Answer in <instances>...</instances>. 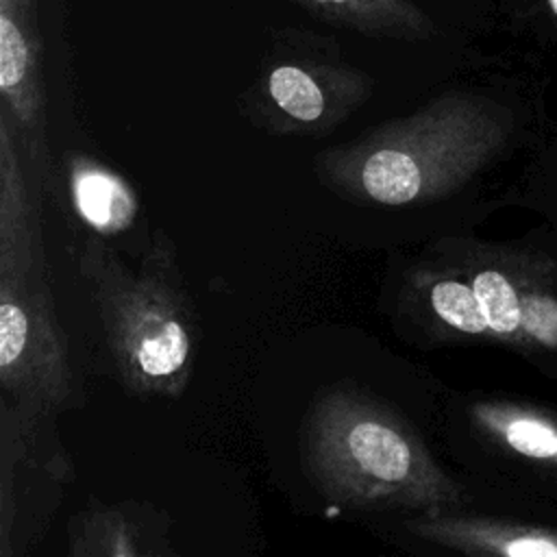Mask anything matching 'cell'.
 I'll use <instances>...</instances> for the list:
<instances>
[{"mask_svg": "<svg viewBox=\"0 0 557 557\" xmlns=\"http://www.w3.org/2000/svg\"><path fill=\"white\" fill-rule=\"evenodd\" d=\"M302 450L318 492L348 509H433L453 496L409 422L359 389H329L311 405Z\"/></svg>", "mask_w": 557, "mask_h": 557, "instance_id": "6da1fadb", "label": "cell"}, {"mask_svg": "<svg viewBox=\"0 0 557 557\" xmlns=\"http://www.w3.org/2000/svg\"><path fill=\"white\" fill-rule=\"evenodd\" d=\"M81 272L120 381L139 396L178 398L194 370L196 318L172 244L159 237L137 272L102 244H91L81 257Z\"/></svg>", "mask_w": 557, "mask_h": 557, "instance_id": "7a4b0ae2", "label": "cell"}, {"mask_svg": "<svg viewBox=\"0 0 557 557\" xmlns=\"http://www.w3.org/2000/svg\"><path fill=\"white\" fill-rule=\"evenodd\" d=\"M476 120L459 98L389 120L348 146L320 154V176L346 198L409 207L444 191L468 161Z\"/></svg>", "mask_w": 557, "mask_h": 557, "instance_id": "3957f363", "label": "cell"}, {"mask_svg": "<svg viewBox=\"0 0 557 557\" xmlns=\"http://www.w3.org/2000/svg\"><path fill=\"white\" fill-rule=\"evenodd\" d=\"M0 385L26 413L74 403L67 337L59 324L41 242L0 252Z\"/></svg>", "mask_w": 557, "mask_h": 557, "instance_id": "277c9868", "label": "cell"}, {"mask_svg": "<svg viewBox=\"0 0 557 557\" xmlns=\"http://www.w3.org/2000/svg\"><path fill=\"white\" fill-rule=\"evenodd\" d=\"M372 91L361 70L311 54H287L272 61L250 91L259 124L283 135H311L335 128Z\"/></svg>", "mask_w": 557, "mask_h": 557, "instance_id": "5b68a950", "label": "cell"}, {"mask_svg": "<svg viewBox=\"0 0 557 557\" xmlns=\"http://www.w3.org/2000/svg\"><path fill=\"white\" fill-rule=\"evenodd\" d=\"M0 111L9 117L39 189L48 178V144L39 41L17 0H0Z\"/></svg>", "mask_w": 557, "mask_h": 557, "instance_id": "8992f818", "label": "cell"}, {"mask_svg": "<svg viewBox=\"0 0 557 557\" xmlns=\"http://www.w3.org/2000/svg\"><path fill=\"white\" fill-rule=\"evenodd\" d=\"M67 185L76 215L100 235H117L131 228L139 215L133 187L109 165L72 154L67 159Z\"/></svg>", "mask_w": 557, "mask_h": 557, "instance_id": "52a82bcc", "label": "cell"}, {"mask_svg": "<svg viewBox=\"0 0 557 557\" xmlns=\"http://www.w3.org/2000/svg\"><path fill=\"white\" fill-rule=\"evenodd\" d=\"M309 13L372 37L416 41L433 33L431 17L411 0H294Z\"/></svg>", "mask_w": 557, "mask_h": 557, "instance_id": "ba28073f", "label": "cell"}, {"mask_svg": "<svg viewBox=\"0 0 557 557\" xmlns=\"http://www.w3.org/2000/svg\"><path fill=\"white\" fill-rule=\"evenodd\" d=\"M157 524L141 522L139 509L100 507L85 511L74 529V555L89 557H139L168 553L159 548Z\"/></svg>", "mask_w": 557, "mask_h": 557, "instance_id": "9c48e42d", "label": "cell"}, {"mask_svg": "<svg viewBox=\"0 0 557 557\" xmlns=\"http://www.w3.org/2000/svg\"><path fill=\"white\" fill-rule=\"evenodd\" d=\"M426 302L431 313L453 331L466 335H481L490 331L485 313L470 283L448 276L431 278L426 283Z\"/></svg>", "mask_w": 557, "mask_h": 557, "instance_id": "30bf717a", "label": "cell"}, {"mask_svg": "<svg viewBox=\"0 0 557 557\" xmlns=\"http://www.w3.org/2000/svg\"><path fill=\"white\" fill-rule=\"evenodd\" d=\"M490 331L507 335L520 329V296L511 281L498 270H479L470 281Z\"/></svg>", "mask_w": 557, "mask_h": 557, "instance_id": "8fae6325", "label": "cell"}, {"mask_svg": "<svg viewBox=\"0 0 557 557\" xmlns=\"http://www.w3.org/2000/svg\"><path fill=\"white\" fill-rule=\"evenodd\" d=\"M507 444L527 455V457H553L557 455V433L533 420V418H518L505 426Z\"/></svg>", "mask_w": 557, "mask_h": 557, "instance_id": "7c38bea8", "label": "cell"}, {"mask_svg": "<svg viewBox=\"0 0 557 557\" xmlns=\"http://www.w3.org/2000/svg\"><path fill=\"white\" fill-rule=\"evenodd\" d=\"M520 326L546 346H557V302L529 294L520 298Z\"/></svg>", "mask_w": 557, "mask_h": 557, "instance_id": "4fadbf2b", "label": "cell"}, {"mask_svg": "<svg viewBox=\"0 0 557 557\" xmlns=\"http://www.w3.org/2000/svg\"><path fill=\"white\" fill-rule=\"evenodd\" d=\"M511 557H557V546L544 537H516L505 544Z\"/></svg>", "mask_w": 557, "mask_h": 557, "instance_id": "5bb4252c", "label": "cell"}, {"mask_svg": "<svg viewBox=\"0 0 557 557\" xmlns=\"http://www.w3.org/2000/svg\"><path fill=\"white\" fill-rule=\"evenodd\" d=\"M546 4L553 11V15H557V0H546Z\"/></svg>", "mask_w": 557, "mask_h": 557, "instance_id": "9a60e30c", "label": "cell"}]
</instances>
